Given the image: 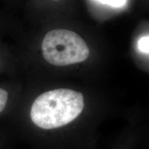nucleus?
<instances>
[{
    "label": "nucleus",
    "mask_w": 149,
    "mask_h": 149,
    "mask_svg": "<svg viewBox=\"0 0 149 149\" xmlns=\"http://www.w3.org/2000/svg\"><path fill=\"white\" fill-rule=\"evenodd\" d=\"M0 149H1V146H0Z\"/></svg>",
    "instance_id": "8"
},
{
    "label": "nucleus",
    "mask_w": 149,
    "mask_h": 149,
    "mask_svg": "<svg viewBox=\"0 0 149 149\" xmlns=\"http://www.w3.org/2000/svg\"><path fill=\"white\" fill-rule=\"evenodd\" d=\"M84 107L82 93L69 88L44 91L29 105L27 117L34 128L52 131L68 125L79 117Z\"/></svg>",
    "instance_id": "1"
},
{
    "label": "nucleus",
    "mask_w": 149,
    "mask_h": 149,
    "mask_svg": "<svg viewBox=\"0 0 149 149\" xmlns=\"http://www.w3.org/2000/svg\"><path fill=\"white\" fill-rule=\"evenodd\" d=\"M19 101V95L13 83H0V117L8 116Z\"/></svg>",
    "instance_id": "3"
},
{
    "label": "nucleus",
    "mask_w": 149,
    "mask_h": 149,
    "mask_svg": "<svg viewBox=\"0 0 149 149\" xmlns=\"http://www.w3.org/2000/svg\"><path fill=\"white\" fill-rule=\"evenodd\" d=\"M41 49L44 60L55 66L82 62L90 54L84 40L77 33L66 29H54L46 33Z\"/></svg>",
    "instance_id": "2"
},
{
    "label": "nucleus",
    "mask_w": 149,
    "mask_h": 149,
    "mask_svg": "<svg viewBox=\"0 0 149 149\" xmlns=\"http://www.w3.org/2000/svg\"><path fill=\"white\" fill-rule=\"evenodd\" d=\"M12 66V61L8 57L0 52V73L6 72Z\"/></svg>",
    "instance_id": "4"
},
{
    "label": "nucleus",
    "mask_w": 149,
    "mask_h": 149,
    "mask_svg": "<svg viewBox=\"0 0 149 149\" xmlns=\"http://www.w3.org/2000/svg\"><path fill=\"white\" fill-rule=\"evenodd\" d=\"M53 1H59V0H53Z\"/></svg>",
    "instance_id": "7"
},
{
    "label": "nucleus",
    "mask_w": 149,
    "mask_h": 149,
    "mask_svg": "<svg viewBox=\"0 0 149 149\" xmlns=\"http://www.w3.org/2000/svg\"><path fill=\"white\" fill-rule=\"evenodd\" d=\"M104 4H108L113 7H120L124 5L126 0H97Z\"/></svg>",
    "instance_id": "6"
},
{
    "label": "nucleus",
    "mask_w": 149,
    "mask_h": 149,
    "mask_svg": "<svg viewBox=\"0 0 149 149\" xmlns=\"http://www.w3.org/2000/svg\"><path fill=\"white\" fill-rule=\"evenodd\" d=\"M138 48L142 53H149V36L141 37L138 42Z\"/></svg>",
    "instance_id": "5"
}]
</instances>
